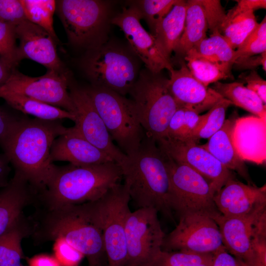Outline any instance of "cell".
I'll list each match as a JSON object with an SVG mask.
<instances>
[{
	"label": "cell",
	"mask_w": 266,
	"mask_h": 266,
	"mask_svg": "<svg viewBox=\"0 0 266 266\" xmlns=\"http://www.w3.org/2000/svg\"><path fill=\"white\" fill-rule=\"evenodd\" d=\"M61 121L25 115L0 144L15 171L38 193L45 189L56 166L50 160L51 148L54 140L68 129Z\"/></svg>",
	"instance_id": "cell-1"
},
{
	"label": "cell",
	"mask_w": 266,
	"mask_h": 266,
	"mask_svg": "<svg viewBox=\"0 0 266 266\" xmlns=\"http://www.w3.org/2000/svg\"><path fill=\"white\" fill-rule=\"evenodd\" d=\"M42 208L31 220V235L37 241L63 238L86 257L89 266H107L102 232L80 204Z\"/></svg>",
	"instance_id": "cell-2"
},
{
	"label": "cell",
	"mask_w": 266,
	"mask_h": 266,
	"mask_svg": "<svg viewBox=\"0 0 266 266\" xmlns=\"http://www.w3.org/2000/svg\"><path fill=\"white\" fill-rule=\"evenodd\" d=\"M123 178L114 161L76 166H56L46 188L38 193L36 204L51 208L96 200Z\"/></svg>",
	"instance_id": "cell-3"
},
{
	"label": "cell",
	"mask_w": 266,
	"mask_h": 266,
	"mask_svg": "<svg viewBox=\"0 0 266 266\" xmlns=\"http://www.w3.org/2000/svg\"><path fill=\"white\" fill-rule=\"evenodd\" d=\"M122 168L130 199L139 208L150 207L172 217L168 204L170 183L164 153L155 140L145 136Z\"/></svg>",
	"instance_id": "cell-4"
},
{
	"label": "cell",
	"mask_w": 266,
	"mask_h": 266,
	"mask_svg": "<svg viewBox=\"0 0 266 266\" xmlns=\"http://www.w3.org/2000/svg\"><path fill=\"white\" fill-rule=\"evenodd\" d=\"M131 200L125 183L117 184L100 199L81 203L84 212L101 230L107 266H126L125 227Z\"/></svg>",
	"instance_id": "cell-5"
},
{
	"label": "cell",
	"mask_w": 266,
	"mask_h": 266,
	"mask_svg": "<svg viewBox=\"0 0 266 266\" xmlns=\"http://www.w3.org/2000/svg\"><path fill=\"white\" fill-rule=\"evenodd\" d=\"M167 82L160 73L143 70L129 93L146 135L156 141L166 137L169 121L179 108Z\"/></svg>",
	"instance_id": "cell-6"
},
{
	"label": "cell",
	"mask_w": 266,
	"mask_h": 266,
	"mask_svg": "<svg viewBox=\"0 0 266 266\" xmlns=\"http://www.w3.org/2000/svg\"><path fill=\"white\" fill-rule=\"evenodd\" d=\"M85 90L112 140L127 156L135 153L145 133L133 101L104 88L92 86Z\"/></svg>",
	"instance_id": "cell-7"
},
{
	"label": "cell",
	"mask_w": 266,
	"mask_h": 266,
	"mask_svg": "<svg viewBox=\"0 0 266 266\" xmlns=\"http://www.w3.org/2000/svg\"><path fill=\"white\" fill-rule=\"evenodd\" d=\"M83 68L93 86L125 96L136 82L138 66L128 51L103 43L89 49L82 61Z\"/></svg>",
	"instance_id": "cell-8"
},
{
	"label": "cell",
	"mask_w": 266,
	"mask_h": 266,
	"mask_svg": "<svg viewBox=\"0 0 266 266\" xmlns=\"http://www.w3.org/2000/svg\"><path fill=\"white\" fill-rule=\"evenodd\" d=\"M164 156L169 179L168 204L171 212L178 218L190 213L205 214L212 218L220 214L213 200L216 191L211 184L190 167Z\"/></svg>",
	"instance_id": "cell-9"
},
{
	"label": "cell",
	"mask_w": 266,
	"mask_h": 266,
	"mask_svg": "<svg viewBox=\"0 0 266 266\" xmlns=\"http://www.w3.org/2000/svg\"><path fill=\"white\" fill-rule=\"evenodd\" d=\"M109 5L96 0L56 1V8L69 41L91 49L105 42Z\"/></svg>",
	"instance_id": "cell-10"
},
{
	"label": "cell",
	"mask_w": 266,
	"mask_h": 266,
	"mask_svg": "<svg viewBox=\"0 0 266 266\" xmlns=\"http://www.w3.org/2000/svg\"><path fill=\"white\" fill-rule=\"evenodd\" d=\"M158 214L150 207L139 208L129 214L125 227L126 266H150L162 250L166 234Z\"/></svg>",
	"instance_id": "cell-11"
},
{
	"label": "cell",
	"mask_w": 266,
	"mask_h": 266,
	"mask_svg": "<svg viewBox=\"0 0 266 266\" xmlns=\"http://www.w3.org/2000/svg\"><path fill=\"white\" fill-rule=\"evenodd\" d=\"M219 227L210 216L190 213L179 217L175 229L164 239L162 250L213 254L223 247Z\"/></svg>",
	"instance_id": "cell-12"
},
{
	"label": "cell",
	"mask_w": 266,
	"mask_h": 266,
	"mask_svg": "<svg viewBox=\"0 0 266 266\" xmlns=\"http://www.w3.org/2000/svg\"><path fill=\"white\" fill-rule=\"evenodd\" d=\"M66 73L48 70L43 75L31 77L14 69L0 92L15 93L61 108L75 115V107L67 91Z\"/></svg>",
	"instance_id": "cell-13"
},
{
	"label": "cell",
	"mask_w": 266,
	"mask_h": 266,
	"mask_svg": "<svg viewBox=\"0 0 266 266\" xmlns=\"http://www.w3.org/2000/svg\"><path fill=\"white\" fill-rule=\"evenodd\" d=\"M141 14L136 5L124 8L112 19V24L124 32L133 52L144 63L147 69L155 73L173 68L169 57L156 38L147 32L140 23Z\"/></svg>",
	"instance_id": "cell-14"
},
{
	"label": "cell",
	"mask_w": 266,
	"mask_h": 266,
	"mask_svg": "<svg viewBox=\"0 0 266 266\" xmlns=\"http://www.w3.org/2000/svg\"><path fill=\"white\" fill-rule=\"evenodd\" d=\"M76 121L72 129L88 141L109 155L122 168L128 157L115 145L85 89L70 87Z\"/></svg>",
	"instance_id": "cell-15"
},
{
	"label": "cell",
	"mask_w": 266,
	"mask_h": 266,
	"mask_svg": "<svg viewBox=\"0 0 266 266\" xmlns=\"http://www.w3.org/2000/svg\"><path fill=\"white\" fill-rule=\"evenodd\" d=\"M156 142L167 157L190 167L204 177L216 193L232 174L212 154L193 140L181 141L166 137Z\"/></svg>",
	"instance_id": "cell-16"
},
{
	"label": "cell",
	"mask_w": 266,
	"mask_h": 266,
	"mask_svg": "<svg viewBox=\"0 0 266 266\" xmlns=\"http://www.w3.org/2000/svg\"><path fill=\"white\" fill-rule=\"evenodd\" d=\"M215 204L223 216H240L266 207V185L245 184L232 173L214 195Z\"/></svg>",
	"instance_id": "cell-17"
},
{
	"label": "cell",
	"mask_w": 266,
	"mask_h": 266,
	"mask_svg": "<svg viewBox=\"0 0 266 266\" xmlns=\"http://www.w3.org/2000/svg\"><path fill=\"white\" fill-rule=\"evenodd\" d=\"M266 207L248 214L227 217L219 214L212 218L217 223L226 250L250 266L252 242L257 222Z\"/></svg>",
	"instance_id": "cell-18"
},
{
	"label": "cell",
	"mask_w": 266,
	"mask_h": 266,
	"mask_svg": "<svg viewBox=\"0 0 266 266\" xmlns=\"http://www.w3.org/2000/svg\"><path fill=\"white\" fill-rule=\"evenodd\" d=\"M167 85L179 107L200 113L210 109L223 97L214 89L205 86L197 80L184 61L180 67L169 71Z\"/></svg>",
	"instance_id": "cell-19"
},
{
	"label": "cell",
	"mask_w": 266,
	"mask_h": 266,
	"mask_svg": "<svg viewBox=\"0 0 266 266\" xmlns=\"http://www.w3.org/2000/svg\"><path fill=\"white\" fill-rule=\"evenodd\" d=\"M19 39L18 59H31L48 70L61 72L63 65L57 53L54 39L45 30L26 20L15 26Z\"/></svg>",
	"instance_id": "cell-20"
},
{
	"label": "cell",
	"mask_w": 266,
	"mask_h": 266,
	"mask_svg": "<svg viewBox=\"0 0 266 266\" xmlns=\"http://www.w3.org/2000/svg\"><path fill=\"white\" fill-rule=\"evenodd\" d=\"M234 147L244 162L262 164L266 159V118L237 117L232 132Z\"/></svg>",
	"instance_id": "cell-21"
},
{
	"label": "cell",
	"mask_w": 266,
	"mask_h": 266,
	"mask_svg": "<svg viewBox=\"0 0 266 266\" xmlns=\"http://www.w3.org/2000/svg\"><path fill=\"white\" fill-rule=\"evenodd\" d=\"M37 196L26 178L15 172L8 185L0 189V236L25 216L24 209L35 204Z\"/></svg>",
	"instance_id": "cell-22"
},
{
	"label": "cell",
	"mask_w": 266,
	"mask_h": 266,
	"mask_svg": "<svg viewBox=\"0 0 266 266\" xmlns=\"http://www.w3.org/2000/svg\"><path fill=\"white\" fill-rule=\"evenodd\" d=\"M50 160L68 162L76 166H89L114 161L107 154L88 141L72 128L54 141ZM115 162V161H114Z\"/></svg>",
	"instance_id": "cell-23"
},
{
	"label": "cell",
	"mask_w": 266,
	"mask_h": 266,
	"mask_svg": "<svg viewBox=\"0 0 266 266\" xmlns=\"http://www.w3.org/2000/svg\"><path fill=\"white\" fill-rule=\"evenodd\" d=\"M236 117L225 120L222 127L204 144L200 145L227 168L236 171L248 184H253L244 162L237 154L232 140V132Z\"/></svg>",
	"instance_id": "cell-24"
},
{
	"label": "cell",
	"mask_w": 266,
	"mask_h": 266,
	"mask_svg": "<svg viewBox=\"0 0 266 266\" xmlns=\"http://www.w3.org/2000/svg\"><path fill=\"white\" fill-rule=\"evenodd\" d=\"M185 28L175 52L185 55L207 37L208 24L201 0L186 1Z\"/></svg>",
	"instance_id": "cell-25"
},
{
	"label": "cell",
	"mask_w": 266,
	"mask_h": 266,
	"mask_svg": "<svg viewBox=\"0 0 266 266\" xmlns=\"http://www.w3.org/2000/svg\"><path fill=\"white\" fill-rule=\"evenodd\" d=\"M186 8V1L177 0L153 34L169 57L173 51H176L183 33Z\"/></svg>",
	"instance_id": "cell-26"
},
{
	"label": "cell",
	"mask_w": 266,
	"mask_h": 266,
	"mask_svg": "<svg viewBox=\"0 0 266 266\" xmlns=\"http://www.w3.org/2000/svg\"><path fill=\"white\" fill-rule=\"evenodd\" d=\"M3 99L12 109L24 115H30L44 120H61L68 119L75 122V116L61 108L56 107L26 96L11 92H0Z\"/></svg>",
	"instance_id": "cell-27"
},
{
	"label": "cell",
	"mask_w": 266,
	"mask_h": 266,
	"mask_svg": "<svg viewBox=\"0 0 266 266\" xmlns=\"http://www.w3.org/2000/svg\"><path fill=\"white\" fill-rule=\"evenodd\" d=\"M31 220L24 216L11 229L0 236V266H25L21 242L31 235Z\"/></svg>",
	"instance_id": "cell-28"
},
{
	"label": "cell",
	"mask_w": 266,
	"mask_h": 266,
	"mask_svg": "<svg viewBox=\"0 0 266 266\" xmlns=\"http://www.w3.org/2000/svg\"><path fill=\"white\" fill-rule=\"evenodd\" d=\"M232 104L242 108L260 118H266V106L258 96L241 82L214 83L213 87Z\"/></svg>",
	"instance_id": "cell-29"
},
{
	"label": "cell",
	"mask_w": 266,
	"mask_h": 266,
	"mask_svg": "<svg viewBox=\"0 0 266 266\" xmlns=\"http://www.w3.org/2000/svg\"><path fill=\"white\" fill-rule=\"evenodd\" d=\"M206 118V113L200 115L194 110L179 107L169 121L166 137L195 141V137L202 128Z\"/></svg>",
	"instance_id": "cell-30"
},
{
	"label": "cell",
	"mask_w": 266,
	"mask_h": 266,
	"mask_svg": "<svg viewBox=\"0 0 266 266\" xmlns=\"http://www.w3.org/2000/svg\"><path fill=\"white\" fill-rule=\"evenodd\" d=\"M186 66L193 76L205 86L232 77L218 64L201 55L193 48L185 55Z\"/></svg>",
	"instance_id": "cell-31"
},
{
	"label": "cell",
	"mask_w": 266,
	"mask_h": 266,
	"mask_svg": "<svg viewBox=\"0 0 266 266\" xmlns=\"http://www.w3.org/2000/svg\"><path fill=\"white\" fill-rule=\"evenodd\" d=\"M194 49L201 55L231 73L234 64L235 50L219 32L212 33L209 37L203 39Z\"/></svg>",
	"instance_id": "cell-32"
},
{
	"label": "cell",
	"mask_w": 266,
	"mask_h": 266,
	"mask_svg": "<svg viewBox=\"0 0 266 266\" xmlns=\"http://www.w3.org/2000/svg\"><path fill=\"white\" fill-rule=\"evenodd\" d=\"M253 11L240 13L233 18L225 19L220 33L235 50L258 25Z\"/></svg>",
	"instance_id": "cell-33"
},
{
	"label": "cell",
	"mask_w": 266,
	"mask_h": 266,
	"mask_svg": "<svg viewBox=\"0 0 266 266\" xmlns=\"http://www.w3.org/2000/svg\"><path fill=\"white\" fill-rule=\"evenodd\" d=\"M27 19L40 27L57 40L53 27V16L56 9L54 0H20Z\"/></svg>",
	"instance_id": "cell-34"
},
{
	"label": "cell",
	"mask_w": 266,
	"mask_h": 266,
	"mask_svg": "<svg viewBox=\"0 0 266 266\" xmlns=\"http://www.w3.org/2000/svg\"><path fill=\"white\" fill-rule=\"evenodd\" d=\"M213 254L162 250L150 266H211Z\"/></svg>",
	"instance_id": "cell-35"
},
{
	"label": "cell",
	"mask_w": 266,
	"mask_h": 266,
	"mask_svg": "<svg viewBox=\"0 0 266 266\" xmlns=\"http://www.w3.org/2000/svg\"><path fill=\"white\" fill-rule=\"evenodd\" d=\"M177 0H144L136 5L142 18L148 23L153 35L157 27L166 16Z\"/></svg>",
	"instance_id": "cell-36"
},
{
	"label": "cell",
	"mask_w": 266,
	"mask_h": 266,
	"mask_svg": "<svg viewBox=\"0 0 266 266\" xmlns=\"http://www.w3.org/2000/svg\"><path fill=\"white\" fill-rule=\"evenodd\" d=\"M231 105L230 101L223 98L209 109L202 128L195 137L196 142L201 138H210L222 127L225 121L227 108Z\"/></svg>",
	"instance_id": "cell-37"
},
{
	"label": "cell",
	"mask_w": 266,
	"mask_h": 266,
	"mask_svg": "<svg viewBox=\"0 0 266 266\" xmlns=\"http://www.w3.org/2000/svg\"><path fill=\"white\" fill-rule=\"evenodd\" d=\"M266 52V16L256 29L235 50L234 63L238 58L261 54Z\"/></svg>",
	"instance_id": "cell-38"
},
{
	"label": "cell",
	"mask_w": 266,
	"mask_h": 266,
	"mask_svg": "<svg viewBox=\"0 0 266 266\" xmlns=\"http://www.w3.org/2000/svg\"><path fill=\"white\" fill-rule=\"evenodd\" d=\"M15 26L0 21V59L15 68L19 62Z\"/></svg>",
	"instance_id": "cell-39"
},
{
	"label": "cell",
	"mask_w": 266,
	"mask_h": 266,
	"mask_svg": "<svg viewBox=\"0 0 266 266\" xmlns=\"http://www.w3.org/2000/svg\"><path fill=\"white\" fill-rule=\"evenodd\" d=\"M26 20L20 0H0V21L16 26Z\"/></svg>",
	"instance_id": "cell-40"
},
{
	"label": "cell",
	"mask_w": 266,
	"mask_h": 266,
	"mask_svg": "<svg viewBox=\"0 0 266 266\" xmlns=\"http://www.w3.org/2000/svg\"><path fill=\"white\" fill-rule=\"evenodd\" d=\"M54 251L55 257L63 266H77L84 255L64 239L55 240Z\"/></svg>",
	"instance_id": "cell-41"
},
{
	"label": "cell",
	"mask_w": 266,
	"mask_h": 266,
	"mask_svg": "<svg viewBox=\"0 0 266 266\" xmlns=\"http://www.w3.org/2000/svg\"><path fill=\"white\" fill-rule=\"evenodd\" d=\"M204 7L208 24V29L211 33L220 32L222 24L226 17V14L221 6L220 0H201Z\"/></svg>",
	"instance_id": "cell-42"
},
{
	"label": "cell",
	"mask_w": 266,
	"mask_h": 266,
	"mask_svg": "<svg viewBox=\"0 0 266 266\" xmlns=\"http://www.w3.org/2000/svg\"><path fill=\"white\" fill-rule=\"evenodd\" d=\"M253 259L250 266H266V228L255 231L252 242Z\"/></svg>",
	"instance_id": "cell-43"
},
{
	"label": "cell",
	"mask_w": 266,
	"mask_h": 266,
	"mask_svg": "<svg viewBox=\"0 0 266 266\" xmlns=\"http://www.w3.org/2000/svg\"><path fill=\"white\" fill-rule=\"evenodd\" d=\"M25 116L18 115L0 105V144Z\"/></svg>",
	"instance_id": "cell-44"
},
{
	"label": "cell",
	"mask_w": 266,
	"mask_h": 266,
	"mask_svg": "<svg viewBox=\"0 0 266 266\" xmlns=\"http://www.w3.org/2000/svg\"><path fill=\"white\" fill-rule=\"evenodd\" d=\"M246 83V87L256 93L263 103H266V81L263 79L255 70H252L248 74L241 76Z\"/></svg>",
	"instance_id": "cell-45"
},
{
	"label": "cell",
	"mask_w": 266,
	"mask_h": 266,
	"mask_svg": "<svg viewBox=\"0 0 266 266\" xmlns=\"http://www.w3.org/2000/svg\"><path fill=\"white\" fill-rule=\"evenodd\" d=\"M237 4L226 14V20L248 11H254L258 9H266V0H237Z\"/></svg>",
	"instance_id": "cell-46"
},
{
	"label": "cell",
	"mask_w": 266,
	"mask_h": 266,
	"mask_svg": "<svg viewBox=\"0 0 266 266\" xmlns=\"http://www.w3.org/2000/svg\"><path fill=\"white\" fill-rule=\"evenodd\" d=\"M259 66H262L266 71V52L257 55L238 58L233 66L235 68L241 70H254Z\"/></svg>",
	"instance_id": "cell-47"
},
{
	"label": "cell",
	"mask_w": 266,
	"mask_h": 266,
	"mask_svg": "<svg viewBox=\"0 0 266 266\" xmlns=\"http://www.w3.org/2000/svg\"><path fill=\"white\" fill-rule=\"evenodd\" d=\"M211 266H248L241 260L229 253L224 247L213 254Z\"/></svg>",
	"instance_id": "cell-48"
},
{
	"label": "cell",
	"mask_w": 266,
	"mask_h": 266,
	"mask_svg": "<svg viewBox=\"0 0 266 266\" xmlns=\"http://www.w3.org/2000/svg\"><path fill=\"white\" fill-rule=\"evenodd\" d=\"M28 263L29 266H63L55 257L47 254L34 256Z\"/></svg>",
	"instance_id": "cell-49"
},
{
	"label": "cell",
	"mask_w": 266,
	"mask_h": 266,
	"mask_svg": "<svg viewBox=\"0 0 266 266\" xmlns=\"http://www.w3.org/2000/svg\"><path fill=\"white\" fill-rule=\"evenodd\" d=\"M9 162L3 153L0 154V189L6 186L11 171Z\"/></svg>",
	"instance_id": "cell-50"
},
{
	"label": "cell",
	"mask_w": 266,
	"mask_h": 266,
	"mask_svg": "<svg viewBox=\"0 0 266 266\" xmlns=\"http://www.w3.org/2000/svg\"><path fill=\"white\" fill-rule=\"evenodd\" d=\"M15 68L0 59V86L3 84Z\"/></svg>",
	"instance_id": "cell-51"
}]
</instances>
